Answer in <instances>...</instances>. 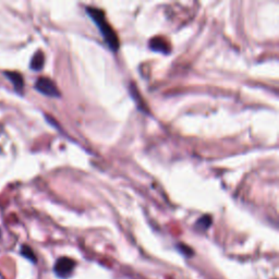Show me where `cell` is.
Listing matches in <instances>:
<instances>
[{"instance_id": "3", "label": "cell", "mask_w": 279, "mask_h": 279, "mask_svg": "<svg viewBox=\"0 0 279 279\" xmlns=\"http://www.w3.org/2000/svg\"><path fill=\"white\" fill-rule=\"evenodd\" d=\"M75 267V262L69 258H61L59 259L56 264H55V273L58 277L67 278L69 277Z\"/></svg>"}, {"instance_id": "7", "label": "cell", "mask_w": 279, "mask_h": 279, "mask_svg": "<svg viewBox=\"0 0 279 279\" xmlns=\"http://www.w3.org/2000/svg\"><path fill=\"white\" fill-rule=\"evenodd\" d=\"M212 225V217L210 215H205L203 217H201L198 220V222H196L195 223V227L200 229V230L202 231H204V230H207Z\"/></svg>"}, {"instance_id": "6", "label": "cell", "mask_w": 279, "mask_h": 279, "mask_svg": "<svg viewBox=\"0 0 279 279\" xmlns=\"http://www.w3.org/2000/svg\"><path fill=\"white\" fill-rule=\"evenodd\" d=\"M44 62H45V56H44L43 52L38 51L32 57L30 67L34 71H40L44 67Z\"/></svg>"}, {"instance_id": "8", "label": "cell", "mask_w": 279, "mask_h": 279, "mask_svg": "<svg viewBox=\"0 0 279 279\" xmlns=\"http://www.w3.org/2000/svg\"><path fill=\"white\" fill-rule=\"evenodd\" d=\"M22 254H23L24 256H26L27 259H30V260H33V261H35V256H34V254H33V252H32V250L29 248V247H23V249H22Z\"/></svg>"}, {"instance_id": "2", "label": "cell", "mask_w": 279, "mask_h": 279, "mask_svg": "<svg viewBox=\"0 0 279 279\" xmlns=\"http://www.w3.org/2000/svg\"><path fill=\"white\" fill-rule=\"evenodd\" d=\"M35 90L48 97H60V92L55 82L48 78H38L35 82Z\"/></svg>"}, {"instance_id": "5", "label": "cell", "mask_w": 279, "mask_h": 279, "mask_svg": "<svg viewBox=\"0 0 279 279\" xmlns=\"http://www.w3.org/2000/svg\"><path fill=\"white\" fill-rule=\"evenodd\" d=\"M3 74L7 76L11 83L13 84L15 91L22 92V90H23L24 87L23 76H22L19 72H15V71H5Z\"/></svg>"}, {"instance_id": "4", "label": "cell", "mask_w": 279, "mask_h": 279, "mask_svg": "<svg viewBox=\"0 0 279 279\" xmlns=\"http://www.w3.org/2000/svg\"><path fill=\"white\" fill-rule=\"evenodd\" d=\"M150 47L152 51L157 52V53H163V54H168L170 52V46L166 42L165 38L163 37H154L152 38L150 42Z\"/></svg>"}, {"instance_id": "1", "label": "cell", "mask_w": 279, "mask_h": 279, "mask_svg": "<svg viewBox=\"0 0 279 279\" xmlns=\"http://www.w3.org/2000/svg\"><path fill=\"white\" fill-rule=\"evenodd\" d=\"M86 13L89 14L91 20L94 22L95 25L98 27V31L104 38V41L107 44L109 49L112 52H117L119 49V38L117 36V33L109 24V22L106 19V15L104 11L100 8L94 7H86Z\"/></svg>"}]
</instances>
